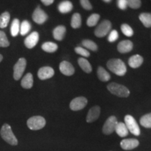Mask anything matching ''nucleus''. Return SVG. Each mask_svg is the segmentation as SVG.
Instances as JSON below:
<instances>
[{
  "label": "nucleus",
  "instance_id": "f257e3e1",
  "mask_svg": "<svg viewBox=\"0 0 151 151\" xmlns=\"http://www.w3.org/2000/svg\"><path fill=\"white\" fill-rule=\"evenodd\" d=\"M107 67L115 74L122 76L127 72V67L123 61L120 59H111L107 62Z\"/></svg>",
  "mask_w": 151,
  "mask_h": 151
},
{
  "label": "nucleus",
  "instance_id": "f03ea898",
  "mask_svg": "<svg viewBox=\"0 0 151 151\" xmlns=\"http://www.w3.org/2000/svg\"><path fill=\"white\" fill-rule=\"evenodd\" d=\"M0 134L2 139L6 142H7L11 146H16L18 145V139L14 135V132L11 129V127L9 124H4L1 127Z\"/></svg>",
  "mask_w": 151,
  "mask_h": 151
},
{
  "label": "nucleus",
  "instance_id": "7ed1b4c3",
  "mask_svg": "<svg viewBox=\"0 0 151 151\" xmlns=\"http://www.w3.org/2000/svg\"><path fill=\"white\" fill-rule=\"evenodd\" d=\"M107 88L113 94L120 97H127L130 93L127 88L116 83H111L107 86Z\"/></svg>",
  "mask_w": 151,
  "mask_h": 151
},
{
  "label": "nucleus",
  "instance_id": "20e7f679",
  "mask_svg": "<svg viewBox=\"0 0 151 151\" xmlns=\"http://www.w3.org/2000/svg\"><path fill=\"white\" fill-rule=\"evenodd\" d=\"M46 122L42 116H33L29 118L27 121V127L31 130H39L46 125Z\"/></svg>",
  "mask_w": 151,
  "mask_h": 151
},
{
  "label": "nucleus",
  "instance_id": "39448f33",
  "mask_svg": "<svg viewBox=\"0 0 151 151\" xmlns=\"http://www.w3.org/2000/svg\"><path fill=\"white\" fill-rule=\"evenodd\" d=\"M124 124L128 130L135 136H139L141 134L140 128L134 117L130 115H127L124 117Z\"/></svg>",
  "mask_w": 151,
  "mask_h": 151
},
{
  "label": "nucleus",
  "instance_id": "423d86ee",
  "mask_svg": "<svg viewBox=\"0 0 151 151\" xmlns=\"http://www.w3.org/2000/svg\"><path fill=\"white\" fill-rule=\"evenodd\" d=\"M111 22L109 20H105L101 22L94 31V35L97 37H104L109 33L111 29Z\"/></svg>",
  "mask_w": 151,
  "mask_h": 151
},
{
  "label": "nucleus",
  "instance_id": "0eeeda50",
  "mask_svg": "<svg viewBox=\"0 0 151 151\" xmlns=\"http://www.w3.org/2000/svg\"><path fill=\"white\" fill-rule=\"evenodd\" d=\"M27 61L24 58H22L18 60L14 67V78L16 81L20 80L25 70Z\"/></svg>",
  "mask_w": 151,
  "mask_h": 151
},
{
  "label": "nucleus",
  "instance_id": "6e6552de",
  "mask_svg": "<svg viewBox=\"0 0 151 151\" xmlns=\"http://www.w3.org/2000/svg\"><path fill=\"white\" fill-rule=\"evenodd\" d=\"M118 120H117L116 117L111 116L106 120L103 126V133L106 135H109L112 134L115 131L116 127L118 124Z\"/></svg>",
  "mask_w": 151,
  "mask_h": 151
},
{
  "label": "nucleus",
  "instance_id": "1a4fd4ad",
  "mask_svg": "<svg viewBox=\"0 0 151 151\" xmlns=\"http://www.w3.org/2000/svg\"><path fill=\"white\" fill-rule=\"evenodd\" d=\"M87 104H88V100L86 97H79L73 99L71 101L69 106L72 111H80L86 107Z\"/></svg>",
  "mask_w": 151,
  "mask_h": 151
},
{
  "label": "nucleus",
  "instance_id": "9d476101",
  "mask_svg": "<svg viewBox=\"0 0 151 151\" xmlns=\"http://www.w3.org/2000/svg\"><path fill=\"white\" fill-rule=\"evenodd\" d=\"M32 19L36 23L39 24H42L46 21L48 19V16L46 13L40 8V6H38L35 9L32 14Z\"/></svg>",
  "mask_w": 151,
  "mask_h": 151
},
{
  "label": "nucleus",
  "instance_id": "9b49d317",
  "mask_svg": "<svg viewBox=\"0 0 151 151\" xmlns=\"http://www.w3.org/2000/svg\"><path fill=\"white\" fill-rule=\"evenodd\" d=\"M54 74V69L50 67H43L38 71V77L41 80H46L52 78Z\"/></svg>",
  "mask_w": 151,
  "mask_h": 151
},
{
  "label": "nucleus",
  "instance_id": "f8f14e48",
  "mask_svg": "<svg viewBox=\"0 0 151 151\" xmlns=\"http://www.w3.org/2000/svg\"><path fill=\"white\" fill-rule=\"evenodd\" d=\"M39 39V33L37 32H34L30 34V35L28 36V37H26V39H24V45H25V46L27 47V48L32 49L37 44Z\"/></svg>",
  "mask_w": 151,
  "mask_h": 151
},
{
  "label": "nucleus",
  "instance_id": "ddd939ff",
  "mask_svg": "<svg viewBox=\"0 0 151 151\" xmlns=\"http://www.w3.org/2000/svg\"><path fill=\"white\" fill-rule=\"evenodd\" d=\"M139 145V142L137 139H123L120 142V146L123 150H129L134 149Z\"/></svg>",
  "mask_w": 151,
  "mask_h": 151
},
{
  "label": "nucleus",
  "instance_id": "4468645a",
  "mask_svg": "<svg viewBox=\"0 0 151 151\" xmlns=\"http://www.w3.org/2000/svg\"><path fill=\"white\" fill-rule=\"evenodd\" d=\"M60 71H61L62 73H63L65 76H72L75 72L73 65H71L70 62L67 61H63L60 63Z\"/></svg>",
  "mask_w": 151,
  "mask_h": 151
},
{
  "label": "nucleus",
  "instance_id": "2eb2a0df",
  "mask_svg": "<svg viewBox=\"0 0 151 151\" xmlns=\"http://www.w3.org/2000/svg\"><path fill=\"white\" fill-rule=\"evenodd\" d=\"M100 111H101V109L98 106H93L88 111V116H87V122L90 123V122H93L96 120H97L99 117Z\"/></svg>",
  "mask_w": 151,
  "mask_h": 151
},
{
  "label": "nucleus",
  "instance_id": "dca6fc26",
  "mask_svg": "<svg viewBox=\"0 0 151 151\" xmlns=\"http://www.w3.org/2000/svg\"><path fill=\"white\" fill-rule=\"evenodd\" d=\"M133 48V43L129 40L120 41L118 45V50L120 53H127L131 51Z\"/></svg>",
  "mask_w": 151,
  "mask_h": 151
},
{
  "label": "nucleus",
  "instance_id": "f3484780",
  "mask_svg": "<svg viewBox=\"0 0 151 151\" xmlns=\"http://www.w3.org/2000/svg\"><path fill=\"white\" fill-rule=\"evenodd\" d=\"M34 83L33 76L31 73H28L22 78L21 81V86L24 89H30L32 88Z\"/></svg>",
  "mask_w": 151,
  "mask_h": 151
},
{
  "label": "nucleus",
  "instance_id": "a211bd4d",
  "mask_svg": "<svg viewBox=\"0 0 151 151\" xmlns=\"http://www.w3.org/2000/svg\"><path fill=\"white\" fill-rule=\"evenodd\" d=\"M143 58L141 55H135L132 56L129 58V61H128L129 65L132 68H134V69L140 67L143 64Z\"/></svg>",
  "mask_w": 151,
  "mask_h": 151
},
{
  "label": "nucleus",
  "instance_id": "6ab92c4d",
  "mask_svg": "<svg viewBox=\"0 0 151 151\" xmlns=\"http://www.w3.org/2000/svg\"><path fill=\"white\" fill-rule=\"evenodd\" d=\"M66 33V27L63 25H59L53 30V37L58 41H62L65 37Z\"/></svg>",
  "mask_w": 151,
  "mask_h": 151
},
{
  "label": "nucleus",
  "instance_id": "aec40b11",
  "mask_svg": "<svg viewBox=\"0 0 151 151\" xmlns=\"http://www.w3.org/2000/svg\"><path fill=\"white\" fill-rule=\"evenodd\" d=\"M58 8L61 14H67L73 9V4L70 1H63L60 3Z\"/></svg>",
  "mask_w": 151,
  "mask_h": 151
},
{
  "label": "nucleus",
  "instance_id": "412c9836",
  "mask_svg": "<svg viewBox=\"0 0 151 151\" xmlns=\"http://www.w3.org/2000/svg\"><path fill=\"white\" fill-rule=\"evenodd\" d=\"M115 131H116L117 134L120 137H126V136L128 135V133H129V130H128L124 122H118L116 129H115Z\"/></svg>",
  "mask_w": 151,
  "mask_h": 151
},
{
  "label": "nucleus",
  "instance_id": "4be33fe9",
  "mask_svg": "<svg viewBox=\"0 0 151 151\" xmlns=\"http://www.w3.org/2000/svg\"><path fill=\"white\" fill-rule=\"evenodd\" d=\"M97 76L99 80L103 81V82H106V81L110 80L111 78V76L109 74V73L102 67H99L98 68Z\"/></svg>",
  "mask_w": 151,
  "mask_h": 151
},
{
  "label": "nucleus",
  "instance_id": "5701e85b",
  "mask_svg": "<svg viewBox=\"0 0 151 151\" xmlns=\"http://www.w3.org/2000/svg\"><path fill=\"white\" fill-rule=\"evenodd\" d=\"M78 63L80 66L81 69L83 70L86 73H90L92 70V66L88 60L85 59V58H79L78 60Z\"/></svg>",
  "mask_w": 151,
  "mask_h": 151
},
{
  "label": "nucleus",
  "instance_id": "b1692460",
  "mask_svg": "<svg viewBox=\"0 0 151 151\" xmlns=\"http://www.w3.org/2000/svg\"><path fill=\"white\" fill-rule=\"evenodd\" d=\"M41 48L43 49V50H44L45 52H49V53H52V52H55L58 50V46L56 43L53 42H46L43 43V45L41 46Z\"/></svg>",
  "mask_w": 151,
  "mask_h": 151
},
{
  "label": "nucleus",
  "instance_id": "393cba45",
  "mask_svg": "<svg viewBox=\"0 0 151 151\" xmlns=\"http://www.w3.org/2000/svg\"><path fill=\"white\" fill-rule=\"evenodd\" d=\"M139 20L146 27H151V14L142 13L139 15Z\"/></svg>",
  "mask_w": 151,
  "mask_h": 151
},
{
  "label": "nucleus",
  "instance_id": "a878e982",
  "mask_svg": "<svg viewBox=\"0 0 151 151\" xmlns=\"http://www.w3.org/2000/svg\"><path fill=\"white\" fill-rule=\"evenodd\" d=\"M20 23L18 19H14L11 26V34L12 37H16L18 36V33L20 32Z\"/></svg>",
  "mask_w": 151,
  "mask_h": 151
},
{
  "label": "nucleus",
  "instance_id": "bb28decb",
  "mask_svg": "<svg viewBox=\"0 0 151 151\" xmlns=\"http://www.w3.org/2000/svg\"><path fill=\"white\" fill-rule=\"evenodd\" d=\"M10 14L7 11L4 12L0 16V28H6L8 26V24L10 20Z\"/></svg>",
  "mask_w": 151,
  "mask_h": 151
},
{
  "label": "nucleus",
  "instance_id": "cd10ccee",
  "mask_svg": "<svg viewBox=\"0 0 151 151\" xmlns=\"http://www.w3.org/2000/svg\"><path fill=\"white\" fill-rule=\"evenodd\" d=\"M71 25L73 29H77L81 26V15L76 13L72 16L71 21Z\"/></svg>",
  "mask_w": 151,
  "mask_h": 151
},
{
  "label": "nucleus",
  "instance_id": "c85d7f7f",
  "mask_svg": "<svg viewBox=\"0 0 151 151\" xmlns=\"http://www.w3.org/2000/svg\"><path fill=\"white\" fill-rule=\"evenodd\" d=\"M140 123L143 127L151 128V113L144 115L140 119Z\"/></svg>",
  "mask_w": 151,
  "mask_h": 151
},
{
  "label": "nucleus",
  "instance_id": "c756f323",
  "mask_svg": "<svg viewBox=\"0 0 151 151\" xmlns=\"http://www.w3.org/2000/svg\"><path fill=\"white\" fill-rule=\"evenodd\" d=\"M31 29V24L27 20H24L20 24V33L22 36L26 35Z\"/></svg>",
  "mask_w": 151,
  "mask_h": 151
},
{
  "label": "nucleus",
  "instance_id": "7c9ffc66",
  "mask_svg": "<svg viewBox=\"0 0 151 151\" xmlns=\"http://www.w3.org/2000/svg\"><path fill=\"white\" fill-rule=\"evenodd\" d=\"M100 16L97 14H93L90 16L87 20V24L88 27H94L99 21Z\"/></svg>",
  "mask_w": 151,
  "mask_h": 151
},
{
  "label": "nucleus",
  "instance_id": "2f4dec72",
  "mask_svg": "<svg viewBox=\"0 0 151 151\" xmlns=\"http://www.w3.org/2000/svg\"><path fill=\"white\" fill-rule=\"evenodd\" d=\"M82 45L83 46L86 48L91 50L92 51H96L97 50V46L94 41L91 40H88V39H86L82 41Z\"/></svg>",
  "mask_w": 151,
  "mask_h": 151
},
{
  "label": "nucleus",
  "instance_id": "473e14b6",
  "mask_svg": "<svg viewBox=\"0 0 151 151\" xmlns=\"http://www.w3.org/2000/svg\"><path fill=\"white\" fill-rule=\"evenodd\" d=\"M9 45H10V43H9L4 32L0 31V47L6 48L9 46Z\"/></svg>",
  "mask_w": 151,
  "mask_h": 151
},
{
  "label": "nucleus",
  "instance_id": "72a5a7b5",
  "mask_svg": "<svg viewBox=\"0 0 151 151\" xmlns=\"http://www.w3.org/2000/svg\"><path fill=\"white\" fill-rule=\"evenodd\" d=\"M121 30L122 33L128 37H132L134 35V31L132 28L127 24H122L121 25Z\"/></svg>",
  "mask_w": 151,
  "mask_h": 151
},
{
  "label": "nucleus",
  "instance_id": "f704fd0d",
  "mask_svg": "<svg viewBox=\"0 0 151 151\" xmlns=\"http://www.w3.org/2000/svg\"><path fill=\"white\" fill-rule=\"evenodd\" d=\"M127 5L130 8L137 9L141 7V0H127Z\"/></svg>",
  "mask_w": 151,
  "mask_h": 151
},
{
  "label": "nucleus",
  "instance_id": "c9c22d12",
  "mask_svg": "<svg viewBox=\"0 0 151 151\" xmlns=\"http://www.w3.org/2000/svg\"><path fill=\"white\" fill-rule=\"evenodd\" d=\"M75 52L77 54L81 55L86 57V58H88L90 56V52L88 50H87L86 48H82V47H76L75 48Z\"/></svg>",
  "mask_w": 151,
  "mask_h": 151
},
{
  "label": "nucleus",
  "instance_id": "e433bc0d",
  "mask_svg": "<svg viewBox=\"0 0 151 151\" xmlns=\"http://www.w3.org/2000/svg\"><path fill=\"white\" fill-rule=\"evenodd\" d=\"M118 37H119V35H118V32L115 29L112 30V31L110 32V34H109V35L108 37V41L110 43L115 42V41H116L117 39H118Z\"/></svg>",
  "mask_w": 151,
  "mask_h": 151
},
{
  "label": "nucleus",
  "instance_id": "4c0bfd02",
  "mask_svg": "<svg viewBox=\"0 0 151 151\" xmlns=\"http://www.w3.org/2000/svg\"><path fill=\"white\" fill-rule=\"evenodd\" d=\"M80 3L82 7L86 10H91L92 6L89 0H80Z\"/></svg>",
  "mask_w": 151,
  "mask_h": 151
},
{
  "label": "nucleus",
  "instance_id": "58836bf2",
  "mask_svg": "<svg viewBox=\"0 0 151 151\" xmlns=\"http://www.w3.org/2000/svg\"><path fill=\"white\" fill-rule=\"evenodd\" d=\"M117 5L121 10H125L128 6L127 0H117Z\"/></svg>",
  "mask_w": 151,
  "mask_h": 151
},
{
  "label": "nucleus",
  "instance_id": "ea45409f",
  "mask_svg": "<svg viewBox=\"0 0 151 151\" xmlns=\"http://www.w3.org/2000/svg\"><path fill=\"white\" fill-rule=\"evenodd\" d=\"M41 1L45 6H49L54 2V0H41Z\"/></svg>",
  "mask_w": 151,
  "mask_h": 151
},
{
  "label": "nucleus",
  "instance_id": "a19ab883",
  "mask_svg": "<svg viewBox=\"0 0 151 151\" xmlns=\"http://www.w3.org/2000/svg\"><path fill=\"white\" fill-rule=\"evenodd\" d=\"M104 1V2H106V3H110L111 1H112V0H103Z\"/></svg>",
  "mask_w": 151,
  "mask_h": 151
},
{
  "label": "nucleus",
  "instance_id": "79ce46f5",
  "mask_svg": "<svg viewBox=\"0 0 151 151\" xmlns=\"http://www.w3.org/2000/svg\"><path fill=\"white\" fill-rule=\"evenodd\" d=\"M2 60H3V56L0 54V62L2 61Z\"/></svg>",
  "mask_w": 151,
  "mask_h": 151
}]
</instances>
